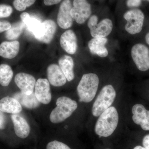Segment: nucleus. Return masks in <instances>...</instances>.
<instances>
[{"mask_svg": "<svg viewBox=\"0 0 149 149\" xmlns=\"http://www.w3.org/2000/svg\"><path fill=\"white\" fill-rule=\"evenodd\" d=\"M142 0H127L126 5L129 8L138 7L141 5Z\"/></svg>", "mask_w": 149, "mask_h": 149, "instance_id": "obj_29", "label": "nucleus"}, {"mask_svg": "<svg viewBox=\"0 0 149 149\" xmlns=\"http://www.w3.org/2000/svg\"><path fill=\"white\" fill-rule=\"evenodd\" d=\"M133 149H146L144 147L141 146H138L135 147Z\"/></svg>", "mask_w": 149, "mask_h": 149, "instance_id": "obj_36", "label": "nucleus"}, {"mask_svg": "<svg viewBox=\"0 0 149 149\" xmlns=\"http://www.w3.org/2000/svg\"><path fill=\"white\" fill-rule=\"evenodd\" d=\"M15 82L23 94L29 95L34 93L36 82L32 75L20 72L15 75Z\"/></svg>", "mask_w": 149, "mask_h": 149, "instance_id": "obj_10", "label": "nucleus"}, {"mask_svg": "<svg viewBox=\"0 0 149 149\" xmlns=\"http://www.w3.org/2000/svg\"><path fill=\"white\" fill-rule=\"evenodd\" d=\"M92 12V7L87 0H73L70 13L78 24L85 23L91 16Z\"/></svg>", "mask_w": 149, "mask_h": 149, "instance_id": "obj_7", "label": "nucleus"}, {"mask_svg": "<svg viewBox=\"0 0 149 149\" xmlns=\"http://www.w3.org/2000/svg\"><path fill=\"white\" fill-rule=\"evenodd\" d=\"M47 74L49 82L54 87H61L66 83V77L57 65H50L47 69Z\"/></svg>", "mask_w": 149, "mask_h": 149, "instance_id": "obj_14", "label": "nucleus"}, {"mask_svg": "<svg viewBox=\"0 0 149 149\" xmlns=\"http://www.w3.org/2000/svg\"><path fill=\"white\" fill-rule=\"evenodd\" d=\"M131 56L138 69L141 71L149 70V49L145 45H134L131 48Z\"/></svg>", "mask_w": 149, "mask_h": 149, "instance_id": "obj_6", "label": "nucleus"}, {"mask_svg": "<svg viewBox=\"0 0 149 149\" xmlns=\"http://www.w3.org/2000/svg\"><path fill=\"white\" fill-rule=\"evenodd\" d=\"M20 44L17 40L5 41L0 44V56L7 59H12L18 54Z\"/></svg>", "mask_w": 149, "mask_h": 149, "instance_id": "obj_18", "label": "nucleus"}, {"mask_svg": "<svg viewBox=\"0 0 149 149\" xmlns=\"http://www.w3.org/2000/svg\"><path fill=\"white\" fill-rule=\"evenodd\" d=\"M13 97L16 99L21 105L29 109L36 108L40 105V102L38 100L35 93L27 95L21 93H15Z\"/></svg>", "mask_w": 149, "mask_h": 149, "instance_id": "obj_21", "label": "nucleus"}, {"mask_svg": "<svg viewBox=\"0 0 149 149\" xmlns=\"http://www.w3.org/2000/svg\"><path fill=\"white\" fill-rule=\"evenodd\" d=\"M108 41L107 37L91 39L88 43V48L91 53L100 57H106L109 55L108 50L106 47Z\"/></svg>", "mask_w": 149, "mask_h": 149, "instance_id": "obj_16", "label": "nucleus"}, {"mask_svg": "<svg viewBox=\"0 0 149 149\" xmlns=\"http://www.w3.org/2000/svg\"><path fill=\"white\" fill-rule=\"evenodd\" d=\"M62 0H44V3L46 6H50L57 4L60 2Z\"/></svg>", "mask_w": 149, "mask_h": 149, "instance_id": "obj_32", "label": "nucleus"}, {"mask_svg": "<svg viewBox=\"0 0 149 149\" xmlns=\"http://www.w3.org/2000/svg\"><path fill=\"white\" fill-rule=\"evenodd\" d=\"M41 23L42 22L39 19L35 17L30 16L24 23V24L26 25L28 30L34 34L40 27Z\"/></svg>", "mask_w": 149, "mask_h": 149, "instance_id": "obj_25", "label": "nucleus"}, {"mask_svg": "<svg viewBox=\"0 0 149 149\" xmlns=\"http://www.w3.org/2000/svg\"></svg>", "mask_w": 149, "mask_h": 149, "instance_id": "obj_38", "label": "nucleus"}, {"mask_svg": "<svg viewBox=\"0 0 149 149\" xmlns=\"http://www.w3.org/2000/svg\"><path fill=\"white\" fill-rule=\"evenodd\" d=\"M58 65L66 77L67 80L68 82L72 81L74 78V63L73 58L69 56H63L59 59Z\"/></svg>", "mask_w": 149, "mask_h": 149, "instance_id": "obj_20", "label": "nucleus"}, {"mask_svg": "<svg viewBox=\"0 0 149 149\" xmlns=\"http://www.w3.org/2000/svg\"><path fill=\"white\" fill-rule=\"evenodd\" d=\"M72 7L70 0H63L61 4L57 21L59 26L62 29H68L73 24V19L70 13Z\"/></svg>", "mask_w": 149, "mask_h": 149, "instance_id": "obj_9", "label": "nucleus"}, {"mask_svg": "<svg viewBox=\"0 0 149 149\" xmlns=\"http://www.w3.org/2000/svg\"><path fill=\"white\" fill-rule=\"evenodd\" d=\"M143 1H147L149 2V0H143Z\"/></svg>", "mask_w": 149, "mask_h": 149, "instance_id": "obj_37", "label": "nucleus"}, {"mask_svg": "<svg viewBox=\"0 0 149 149\" xmlns=\"http://www.w3.org/2000/svg\"><path fill=\"white\" fill-rule=\"evenodd\" d=\"M56 107L50 115L49 119L53 123L63 122L69 118L77 107L76 102L68 97H60L56 102Z\"/></svg>", "mask_w": 149, "mask_h": 149, "instance_id": "obj_3", "label": "nucleus"}, {"mask_svg": "<svg viewBox=\"0 0 149 149\" xmlns=\"http://www.w3.org/2000/svg\"><path fill=\"white\" fill-rule=\"evenodd\" d=\"M11 24L8 21L0 20V33L7 31L10 28Z\"/></svg>", "mask_w": 149, "mask_h": 149, "instance_id": "obj_30", "label": "nucleus"}, {"mask_svg": "<svg viewBox=\"0 0 149 149\" xmlns=\"http://www.w3.org/2000/svg\"><path fill=\"white\" fill-rule=\"evenodd\" d=\"M36 0H14L13 6L19 11H22L34 4Z\"/></svg>", "mask_w": 149, "mask_h": 149, "instance_id": "obj_24", "label": "nucleus"}, {"mask_svg": "<svg viewBox=\"0 0 149 149\" xmlns=\"http://www.w3.org/2000/svg\"><path fill=\"white\" fill-rule=\"evenodd\" d=\"M60 44L62 48L67 53L74 54L77 51V42L74 31L68 29L63 32L61 37Z\"/></svg>", "mask_w": 149, "mask_h": 149, "instance_id": "obj_13", "label": "nucleus"}, {"mask_svg": "<svg viewBox=\"0 0 149 149\" xmlns=\"http://www.w3.org/2000/svg\"><path fill=\"white\" fill-rule=\"evenodd\" d=\"M123 18L127 22L125 30L129 34L136 35L142 31L145 15L141 10L136 8L129 10L124 14Z\"/></svg>", "mask_w": 149, "mask_h": 149, "instance_id": "obj_5", "label": "nucleus"}, {"mask_svg": "<svg viewBox=\"0 0 149 149\" xmlns=\"http://www.w3.org/2000/svg\"><path fill=\"white\" fill-rule=\"evenodd\" d=\"M30 16L29 13H27L24 12L23 13L20 15V18H21V21L25 23V22L27 21L28 18L30 17Z\"/></svg>", "mask_w": 149, "mask_h": 149, "instance_id": "obj_34", "label": "nucleus"}, {"mask_svg": "<svg viewBox=\"0 0 149 149\" xmlns=\"http://www.w3.org/2000/svg\"><path fill=\"white\" fill-rule=\"evenodd\" d=\"M116 97V92L112 85H108L102 89L92 108V114L95 117L101 114L109 108L114 102Z\"/></svg>", "mask_w": 149, "mask_h": 149, "instance_id": "obj_4", "label": "nucleus"}, {"mask_svg": "<svg viewBox=\"0 0 149 149\" xmlns=\"http://www.w3.org/2000/svg\"><path fill=\"white\" fill-rule=\"evenodd\" d=\"M145 39H146V42L149 45V32L147 33L146 35Z\"/></svg>", "mask_w": 149, "mask_h": 149, "instance_id": "obj_35", "label": "nucleus"}, {"mask_svg": "<svg viewBox=\"0 0 149 149\" xmlns=\"http://www.w3.org/2000/svg\"><path fill=\"white\" fill-rule=\"evenodd\" d=\"M24 26V23L22 21L17 22L11 24L10 28L6 31V38L11 41L18 39L22 33Z\"/></svg>", "mask_w": 149, "mask_h": 149, "instance_id": "obj_23", "label": "nucleus"}, {"mask_svg": "<svg viewBox=\"0 0 149 149\" xmlns=\"http://www.w3.org/2000/svg\"><path fill=\"white\" fill-rule=\"evenodd\" d=\"M113 28V24L111 19L104 18L101 20L95 27L90 29V33L93 38H105L111 34Z\"/></svg>", "mask_w": 149, "mask_h": 149, "instance_id": "obj_15", "label": "nucleus"}, {"mask_svg": "<svg viewBox=\"0 0 149 149\" xmlns=\"http://www.w3.org/2000/svg\"><path fill=\"white\" fill-rule=\"evenodd\" d=\"M56 28V25L53 20L47 19L41 23L33 35L38 41L49 44L54 38Z\"/></svg>", "mask_w": 149, "mask_h": 149, "instance_id": "obj_8", "label": "nucleus"}, {"mask_svg": "<svg viewBox=\"0 0 149 149\" xmlns=\"http://www.w3.org/2000/svg\"><path fill=\"white\" fill-rule=\"evenodd\" d=\"M132 111L133 122L141 125L143 130H149V110L143 105L136 104L132 108Z\"/></svg>", "mask_w": 149, "mask_h": 149, "instance_id": "obj_12", "label": "nucleus"}, {"mask_svg": "<svg viewBox=\"0 0 149 149\" xmlns=\"http://www.w3.org/2000/svg\"><path fill=\"white\" fill-rule=\"evenodd\" d=\"M35 88V96L40 103L47 104L50 102L52 96L49 80L40 78L36 82Z\"/></svg>", "mask_w": 149, "mask_h": 149, "instance_id": "obj_11", "label": "nucleus"}, {"mask_svg": "<svg viewBox=\"0 0 149 149\" xmlns=\"http://www.w3.org/2000/svg\"><path fill=\"white\" fill-rule=\"evenodd\" d=\"M98 17L96 15H91L88 19V26L89 29H92L95 27L98 23Z\"/></svg>", "mask_w": 149, "mask_h": 149, "instance_id": "obj_28", "label": "nucleus"}, {"mask_svg": "<svg viewBox=\"0 0 149 149\" xmlns=\"http://www.w3.org/2000/svg\"><path fill=\"white\" fill-rule=\"evenodd\" d=\"M13 76V72L8 65H0V84L3 87L9 85Z\"/></svg>", "mask_w": 149, "mask_h": 149, "instance_id": "obj_22", "label": "nucleus"}, {"mask_svg": "<svg viewBox=\"0 0 149 149\" xmlns=\"http://www.w3.org/2000/svg\"><path fill=\"white\" fill-rule=\"evenodd\" d=\"M0 110L3 112L15 114L21 112L22 107L16 99L7 97L0 100Z\"/></svg>", "mask_w": 149, "mask_h": 149, "instance_id": "obj_19", "label": "nucleus"}, {"mask_svg": "<svg viewBox=\"0 0 149 149\" xmlns=\"http://www.w3.org/2000/svg\"><path fill=\"white\" fill-rule=\"evenodd\" d=\"M119 117L117 110L110 107L99 116L95 126V132L100 137L110 136L117 128Z\"/></svg>", "mask_w": 149, "mask_h": 149, "instance_id": "obj_1", "label": "nucleus"}, {"mask_svg": "<svg viewBox=\"0 0 149 149\" xmlns=\"http://www.w3.org/2000/svg\"><path fill=\"white\" fill-rule=\"evenodd\" d=\"M11 118L16 136L22 139L27 138L30 133V127L27 120L16 114L12 115Z\"/></svg>", "mask_w": 149, "mask_h": 149, "instance_id": "obj_17", "label": "nucleus"}, {"mask_svg": "<svg viewBox=\"0 0 149 149\" xmlns=\"http://www.w3.org/2000/svg\"><path fill=\"white\" fill-rule=\"evenodd\" d=\"M46 149H71L67 145L57 141L50 142L47 145Z\"/></svg>", "mask_w": 149, "mask_h": 149, "instance_id": "obj_27", "label": "nucleus"}, {"mask_svg": "<svg viewBox=\"0 0 149 149\" xmlns=\"http://www.w3.org/2000/svg\"><path fill=\"white\" fill-rule=\"evenodd\" d=\"M143 146L145 148L149 149V134L146 135L143 140Z\"/></svg>", "mask_w": 149, "mask_h": 149, "instance_id": "obj_33", "label": "nucleus"}, {"mask_svg": "<svg viewBox=\"0 0 149 149\" xmlns=\"http://www.w3.org/2000/svg\"><path fill=\"white\" fill-rule=\"evenodd\" d=\"M99 78L93 73L83 74L77 87L79 101L88 103L95 98L97 91Z\"/></svg>", "mask_w": 149, "mask_h": 149, "instance_id": "obj_2", "label": "nucleus"}, {"mask_svg": "<svg viewBox=\"0 0 149 149\" xmlns=\"http://www.w3.org/2000/svg\"><path fill=\"white\" fill-rule=\"evenodd\" d=\"M13 12L12 6L6 4H0V18H6L11 15Z\"/></svg>", "mask_w": 149, "mask_h": 149, "instance_id": "obj_26", "label": "nucleus"}, {"mask_svg": "<svg viewBox=\"0 0 149 149\" xmlns=\"http://www.w3.org/2000/svg\"><path fill=\"white\" fill-rule=\"evenodd\" d=\"M6 125V118L3 112L0 110V129H4Z\"/></svg>", "mask_w": 149, "mask_h": 149, "instance_id": "obj_31", "label": "nucleus"}]
</instances>
